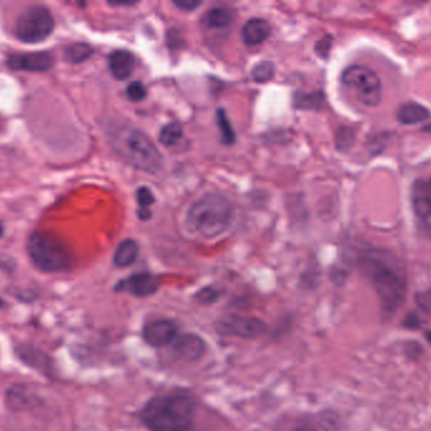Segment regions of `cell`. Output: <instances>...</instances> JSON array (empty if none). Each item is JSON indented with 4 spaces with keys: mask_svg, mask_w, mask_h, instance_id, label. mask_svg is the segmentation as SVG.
Instances as JSON below:
<instances>
[{
    "mask_svg": "<svg viewBox=\"0 0 431 431\" xmlns=\"http://www.w3.org/2000/svg\"><path fill=\"white\" fill-rule=\"evenodd\" d=\"M359 267L377 293L385 319L400 309L406 296V279L402 268L380 250H372L359 258Z\"/></svg>",
    "mask_w": 431,
    "mask_h": 431,
    "instance_id": "1",
    "label": "cell"
},
{
    "mask_svg": "<svg viewBox=\"0 0 431 431\" xmlns=\"http://www.w3.org/2000/svg\"><path fill=\"white\" fill-rule=\"evenodd\" d=\"M423 352V348L418 343H410L406 348V354L408 358L416 359Z\"/></svg>",
    "mask_w": 431,
    "mask_h": 431,
    "instance_id": "31",
    "label": "cell"
},
{
    "mask_svg": "<svg viewBox=\"0 0 431 431\" xmlns=\"http://www.w3.org/2000/svg\"><path fill=\"white\" fill-rule=\"evenodd\" d=\"M169 346L173 358L183 362H194L202 358L206 353V341L204 338L193 333H180Z\"/></svg>",
    "mask_w": 431,
    "mask_h": 431,
    "instance_id": "11",
    "label": "cell"
},
{
    "mask_svg": "<svg viewBox=\"0 0 431 431\" xmlns=\"http://www.w3.org/2000/svg\"><path fill=\"white\" fill-rule=\"evenodd\" d=\"M402 325L407 329H419L421 327V320H420L419 315L415 314V312H410L408 315L405 317V320L402 322Z\"/></svg>",
    "mask_w": 431,
    "mask_h": 431,
    "instance_id": "29",
    "label": "cell"
},
{
    "mask_svg": "<svg viewBox=\"0 0 431 431\" xmlns=\"http://www.w3.org/2000/svg\"><path fill=\"white\" fill-rule=\"evenodd\" d=\"M159 289V281L154 274L148 272L132 274L127 279H121L115 286V291L127 292L137 298L153 296Z\"/></svg>",
    "mask_w": 431,
    "mask_h": 431,
    "instance_id": "12",
    "label": "cell"
},
{
    "mask_svg": "<svg viewBox=\"0 0 431 431\" xmlns=\"http://www.w3.org/2000/svg\"><path fill=\"white\" fill-rule=\"evenodd\" d=\"M411 200L420 229L431 239V177L413 183Z\"/></svg>",
    "mask_w": 431,
    "mask_h": 431,
    "instance_id": "9",
    "label": "cell"
},
{
    "mask_svg": "<svg viewBox=\"0 0 431 431\" xmlns=\"http://www.w3.org/2000/svg\"><path fill=\"white\" fill-rule=\"evenodd\" d=\"M134 66L135 60L129 51H115L108 57V68L115 79L120 81L127 79L132 75Z\"/></svg>",
    "mask_w": 431,
    "mask_h": 431,
    "instance_id": "15",
    "label": "cell"
},
{
    "mask_svg": "<svg viewBox=\"0 0 431 431\" xmlns=\"http://www.w3.org/2000/svg\"><path fill=\"white\" fill-rule=\"evenodd\" d=\"M94 55V49L87 43H73L65 51V60L70 63H81Z\"/></svg>",
    "mask_w": 431,
    "mask_h": 431,
    "instance_id": "19",
    "label": "cell"
},
{
    "mask_svg": "<svg viewBox=\"0 0 431 431\" xmlns=\"http://www.w3.org/2000/svg\"><path fill=\"white\" fill-rule=\"evenodd\" d=\"M139 255V245L132 239L123 241L118 245V248L114 253V265L116 267L125 268L132 266L134 262L137 261Z\"/></svg>",
    "mask_w": 431,
    "mask_h": 431,
    "instance_id": "18",
    "label": "cell"
},
{
    "mask_svg": "<svg viewBox=\"0 0 431 431\" xmlns=\"http://www.w3.org/2000/svg\"><path fill=\"white\" fill-rule=\"evenodd\" d=\"M426 339L429 340V341L431 343V332L426 333Z\"/></svg>",
    "mask_w": 431,
    "mask_h": 431,
    "instance_id": "35",
    "label": "cell"
},
{
    "mask_svg": "<svg viewBox=\"0 0 431 431\" xmlns=\"http://www.w3.org/2000/svg\"><path fill=\"white\" fill-rule=\"evenodd\" d=\"M294 431H318L316 427H313L311 425H301L299 427H296Z\"/></svg>",
    "mask_w": 431,
    "mask_h": 431,
    "instance_id": "32",
    "label": "cell"
},
{
    "mask_svg": "<svg viewBox=\"0 0 431 431\" xmlns=\"http://www.w3.org/2000/svg\"><path fill=\"white\" fill-rule=\"evenodd\" d=\"M234 20V13L227 8H213L204 14L202 23L211 31H222L228 28Z\"/></svg>",
    "mask_w": 431,
    "mask_h": 431,
    "instance_id": "16",
    "label": "cell"
},
{
    "mask_svg": "<svg viewBox=\"0 0 431 431\" xmlns=\"http://www.w3.org/2000/svg\"><path fill=\"white\" fill-rule=\"evenodd\" d=\"M6 63L13 70L30 71V73H46L54 66V57L49 52L14 54L8 57Z\"/></svg>",
    "mask_w": 431,
    "mask_h": 431,
    "instance_id": "13",
    "label": "cell"
},
{
    "mask_svg": "<svg viewBox=\"0 0 431 431\" xmlns=\"http://www.w3.org/2000/svg\"><path fill=\"white\" fill-rule=\"evenodd\" d=\"M271 35L269 22L263 18H252L244 25L241 36L247 46L263 44Z\"/></svg>",
    "mask_w": 431,
    "mask_h": 431,
    "instance_id": "14",
    "label": "cell"
},
{
    "mask_svg": "<svg viewBox=\"0 0 431 431\" xmlns=\"http://www.w3.org/2000/svg\"><path fill=\"white\" fill-rule=\"evenodd\" d=\"M180 334L177 322L169 319H156L146 322L143 328V339L146 344L154 348L170 346Z\"/></svg>",
    "mask_w": 431,
    "mask_h": 431,
    "instance_id": "10",
    "label": "cell"
},
{
    "mask_svg": "<svg viewBox=\"0 0 431 431\" xmlns=\"http://www.w3.org/2000/svg\"><path fill=\"white\" fill-rule=\"evenodd\" d=\"M183 137V127L178 122H172L163 127L159 133L161 143L167 147H173L180 142Z\"/></svg>",
    "mask_w": 431,
    "mask_h": 431,
    "instance_id": "20",
    "label": "cell"
},
{
    "mask_svg": "<svg viewBox=\"0 0 431 431\" xmlns=\"http://www.w3.org/2000/svg\"><path fill=\"white\" fill-rule=\"evenodd\" d=\"M342 83L354 92L359 103L366 107H377L382 97V86L377 73L368 67L354 65L342 73Z\"/></svg>",
    "mask_w": 431,
    "mask_h": 431,
    "instance_id": "6",
    "label": "cell"
},
{
    "mask_svg": "<svg viewBox=\"0 0 431 431\" xmlns=\"http://www.w3.org/2000/svg\"><path fill=\"white\" fill-rule=\"evenodd\" d=\"M423 132L431 134V123H429V124H426L425 127L423 128Z\"/></svg>",
    "mask_w": 431,
    "mask_h": 431,
    "instance_id": "34",
    "label": "cell"
},
{
    "mask_svg": "<svg viewBox=\"0 0 431 431\" xmlns=\"http://www.w3.org/2000/svg\"><path fill=\"white\" fill-rule=\"evenodd\" d=\"M1 234H3V225L0 224V237H1Z\"/></svg>",
    "mask_w": 431,
    "mask_h": 431,
    "instance_id": "36",
    "label": "cell"
},
{
    "mask_svg": "<svg viewBox=\"0 0 431 431\" xmlns=\"http://www.w3.org/2000/svg\"><path fill=\"white\" fill-rule=\"evenodd\" d=\"M30 260L43 272H62L71 265L70 252L57 238L48 233H35L28 241Z\"/></svg>",
    "mask_w": 431,
    "mask_h": 431,
    "instance_id": "5",
    "label": "cell"
},
{
    "mask_svg": "<svg viewBox=\"0 0 431 431\" xmlns=\"http://www.w3.org/2000/svg\"><path fill=\"white\" fill-rule=\"evenodd\" d=\"M134 1H123V3H110V6H134Z\"/></svg>",
    "mask_w": 431,
    "mask_h": 431,
    "instance_id": "33",
    "label": "cell"
},
{
    "mask_svg": "<svg viewBox=\"0 0 431 431\" xmlns=\"http://www.w3.org/2000/svg\"><path fill=\"white\" fill-rule=\"evenodd\" d=\"M216 332L223 336L255 339L266 333L268 325L258 317L226 315L216 322Z\"/></svg>",
    "mask_w": 431,
    "mask_h": 431,
    "instance_id": "8",
    "label": "cell"
},
{
    "mask_svg": "<svg viewBox=\"0 0 431 431\" xmlns=\"http://www.w3.org/2000/svg\"><path fill=\"white\" fill-rule=\"evenodd\" d=\"M217 121H218V127L221 129L222 137H223L225 143H228V145L234 143V130H232V127H231V124H230L227 116H226V113H225L223 110H218V113H217Z\"/></svg>",
    "mask_w": 431,
    "mask_h": 431,
    "instance_id": "23",
    "label": "cell"
},
{
    "mask_svg": "<svg viewBox=\"0 0 431 431\" xmlns=\"http://www.w3.org/2000/svg\"><path fill=\"white\" fill-rule=\"evenodd\" d=\"M110 145L115 152L138 170L158 174L163 169V157L146 134L130 126H120L110 132Z\"/></svg>",
    "mask_w": 431,
    "mask_h": 431,
    "instance_id": "3",
    "label": "cell"
},
{
    "mask_svg": "<svg viewBox=\"0 0 431 431\" xmlns=\"http://www.w3.org/2000/svg\"><path fill=\"white\" fill-rule=\"evenodd\" d=\"M232 202L222 195H204L194 201L187 213L186 224L189 231L207 239L217 238L234 223Z\"/></svg>",
    "mask_w": 431,
    "mask_h": 431,
    "instance_id": "4",
    "label": "cell"
},
{
    "mask_svg": "<svg viewBox=\"0 0 431 431\" xmlns=\"http://www.w3.org/2000/svg\"><path fill=\"white\" fill-rule=\"evenodd\" d=\"M416 303L420 309L425 312H431V291L421 292L416 296Z\"/></svg>",
    "mask_w": 431,
    "mask_h": 431,
    "instance_id": "27",
    "label": "cell"
},
{
    "mask_svg": "<svg viewBox=\"0 0 431 431\" xmlns=\"http://www.w3.org/2000/svg\"><path fill=\"white\" fill-rule=\"evenodd\" d=\"M196 406L189 396L182 394L156 396L148 401L139 419L149 431H191Z\"/></svg>",
    "mask_w": 431,
    "mask_h": 431,
    "instance_id": "2",
    "label": "cell"
},
{
    "mask_svg": "<svg viewBox=\"0 0 431 431\" xmlns=\"http://www.w3.org/2000/svg\"><path fill=\"white\" fill-rule=\"evenodd\" d=\"M274 73H275V68H274V65L271 62H260L252 70V79L255 80L256 83H260V84L268 83L269 80L273 79Z\"/></svg>",
    "mask_w": 431,
    "mask_h": 431,
    "instance_id": "22",
    "label": "cell"
},
{
    "mask_svg": "<svg viewBox=\"0 0 431 431\" xmlns=\"http://www.w3.org/2000/svg\"><path fill=\"white\" fill-rule=\"evenodd\" d=\"M54 19L51 11L43 6L27 8L14 25V36L24 43H39L52 35Z\"/></svg>",
    "mask_w": 431,
    "mask_h": 431,
    "instance_id": "7",
    "label": "cell"
},
{
    "mask_svg": "<svg viewBox=\"0 0 431 431\" xmlns=\"http://www.w3.org/2000/svg\"><path fill=\"white\" fill-rule=\"evenodd\" d=\"M430 111L418 103L404 104L397 110V119L402 124H418L429 119Z\"/></svg>",
    "mask_w": 431,
    "mask_h": 431,
    "instance_id": "17",
    "label": "cell"
},
{
    "mask_svg": "<svg viewBox=\"0 0 431 431\" xmlns=\"http://www.w3.org/2000/svg\"><path fill=\"white\" fill-rule=\"evenodd\" d=\"M137 200H138L139 207H140L139 215L143 220H146L150 217L149 207L154 204L156 198H154V195L150 191L149 188H140L137 191Z\"/></svg>",
    "mask_w": 431,
    "mask_h": 431,
    "instance_id": "21",
    "label": "cell"
},
{
    "mask_svg": "<svg viewBox=\"0 0 431 431\" xmlns=\"http://www.w3.org/2000/svg\"><path fill=\"white\" fill-rule=\"evenodd\" d=\"M201 4L202 1H197V0H175L174 1V6H178L182 11H188V12L196 9Z\"/></svg>",
    "mask_w": 431,
    "mask_h": 431,
    "instance_id": "30",
    "label": "cell"
},
{
    "mask_svg": "<svg viewBox=\"0 0 431 431\" xmlns=\"http://www.w3.org/2000/svg\"><path fill=\"white\" fill-rule=\"evenodd\" d=\"M126 94H127L129 99H132V102H140V100H143L144 97H146V89L144 87L142 83L135 81V83H132L130 85L127 86Z\"/></svg>",
    "mask_w": 431,
    "mask_h": 431,
    "instance_id": "25",
    "label": "cell"
},
{
    "mask_svg": "<svg viewBox=\"0 0 431 431\" xmlns=\"http://www.w3.org/2000/svg\"><path fill=\"white\" fill-rule=\"evenodd\" d=\"M323 102V99L318 94L306 95L303 99H299V103L303 104V108H318V105Z\"/></svg>",
    "mask_w": 431,
    "mask_h": 431,
    "instance_id": "28",
    "label": "cell"
},
{
    "mask_svg": "<svg viewBox=\"0 0 431 431\" xmlns=\"http://www.w3.org/2000/svg\"><path fill=\"white\" fill-rule=\"evenodd\" d=\"M0 306H3V301L1 300H0Z\"/></svg>",
    "mask_w": 431,
    "mask_h": 431,
    "instance_id": "37",
    "label": "cell"
},
{
    "mask_svg": "<svg viewBox=\"0 0 431 431\" xmlns=\"http://www.w3.org/2000/svg\"><path fill=\"white\" fill-rule=\"evenodd\" d=\"M332 37L330 36H324L322 40H319L317 43V46H316V51H317L318 55L320 56V57H328V54H330V47H332Z\"/></svg>",
    "mask_w": 431,
    "mask_h": 431,
    "instance_id": "26",
    "label": "cell"
},
{
    "mask_svg": "<svg viewBox=\"0 0 431 431\" xmlns=\"http://www.w3.org/2000/svg\"><path fill=\"white\" fill-rule=\"evenodd\" d=\"M221 296V292L218 291L215 287H204L202 290L196 293V300H197L199 304L202 305H211L216 303L218 298Z\"/></svg>",
    "mask_w": 431,
    "mask_h": 431,
    "instance_id": "24",
    "label": "cell"
}]
</instances>
